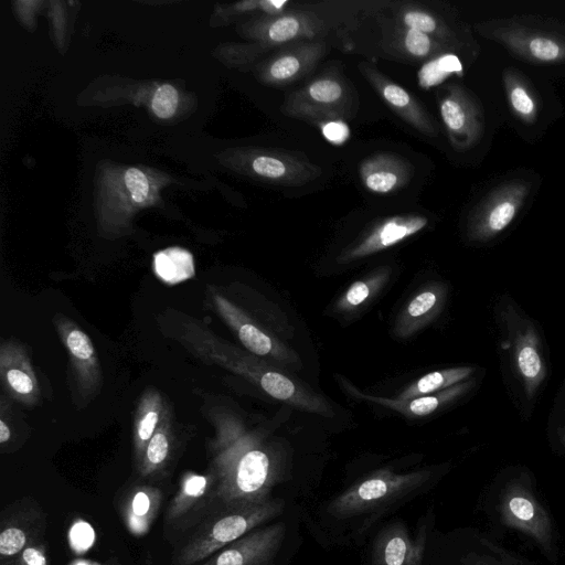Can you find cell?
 Instances as JSON below:
<instances>
[{"label": "cell", "mask_w": 565, "mask_h": 565, "mask_svg": "<svg viewBox=\"0 0 565 565\" xmlns=\"http://www.w3.org/2000/svg\"><path fill=\"white\" fill-rule=\"evenodd\" d=\"M213 455L212 472L221 509L264 504L282 498L276 489L286 480V459L259 437L236 424H224Z\"/></svg>", "instance_id": "cell-1"}, {"label": "cell", "mask_w": 565, "mask_h": 565, "mask_svg": "<svg viewBox=\"0 0 565 565\" xmlns=\"http://www.w3.org/2000/svg\"><path fill=\"white\" fill-rule=\"evenodd\" d=\"M499 510L505 525L530 536L545 551L551 550V519L527 486L521 481L509 482L501 492Z\"/></svg>", "instance_id": "cell-7"}, {"label": "cell", "mask_w": 565, "mask_h": 565, "mask_svg": "<svg viewBox=\"0 0 565 565\" xmlns=\"http://www.w3.org/2000/svg\"><path fill=\"white\" fill-rule=\"evenodd\" d=\"M28 533L19 526L9 525L0 533V554L2 557H12L21 554L28 546Z\"/></svg>", "instance_id": "cell-33"}, {"label": "cell", "mask_w": 565, "mask_h": 565, "mask_svg": "<svg viewBox=\"0 0 565 565\" xmlns=\"http://www.w3.org/2000/svg\"><path fill=\"white\" fill-rule=\"evenodd\" d=\"M390 273L388 267H382L372 273L366 279L350 285L337 302V309L341 312H352L361 307L384 286Z\"/></svg>", "instance_id": "cell-26"}, {"label": "cell", "mask_w": 565, "mask_h": 565, "mask_svg": "<svg viewBox=\"0 0 565 565\" xmlns=\"http://www.w3.org/2000/svg\"><path fill=\"white\" fill-rule=\"evenodd\" d=\"M65 344L74 363L81 371L96 365L95 350L88 335L81 329L72 328L65 334Z\"/></svg>", "instance_id": "cell-31"}, {"label": "cell", "mask_w": 565, "mask_h": 565, "mask_svg": "<svg viewBox=\"0 0 565 565\" xmlns=\"http://www.w3.org/2000/svg\"><path fill=\"white\" fill-rule=\"evenodd\" d=\"M326 53L320 41L299 42L275 54L262 71L263 79L274 86L298 81L318 63Z\"/></svg>", "instance_id": "cell-13"}, {"label": "cell", "mask_w": 565, "mask_h": 565, "mask_svg": "<svg viewBox=\"0 0 565 565\" xmlns=\"http://www.w3.org/2000/svg\"><path fill=\"white\" fill-rule=\"evenodd\" d=\"M326 31L323 21L308 12H288L267 15L257 26V36L265 45L313 39Z\"/></svg>", "instance_id": "cell-18"}, {"label": "cell", "mask_w": 565, "mask_h": 565, "mask_svg": "<svg viewBox=\"0 0 565 565\" xmlns=\"http://www.w3.org/2000/svg\"><path fill=\"white\" fill-rule=\"evenodd\" d=\"M483 38L531 64L565 62V23L534 15L491 19L475 25Z\"/></svg>", "instance_id": "cell-3"}, {"label": "cell", "mask_w": 565, "mask_h": 565, "mask_svg": "<svg viewBox=\"0 0 565 565\" xmlns=\"http://www.w3.org/2000/svg\"><path fill=\"white\" fill-rule=\"evenodd\" d=\"M446 298V287L431 284L416 294L399 313L395 332L406 338L429 323L441 310Z\"/></svg>", "instance_id": "cell-19"}, {"label": "cell", "mask_w": 565, "mask_h": 565, "mask_svg": "<svg viewBox=\"0 0 565 565\" xmlns=\"http://www.w3.org/2000/svg\"><path fill=\"white\" fill-rule=\"evenodd\" d=\"M216 482L213 472L209 475L186 473L166 512V525L185 524L194 519L206 505L216 500Z\"/></svg>", "instance_id": "cell-15"}, {"label": "cell", "mask_w": 565, "mask_h": 565, "mask_svg": "<svg viewBox=\"0 0 565 565\" xmlns=\"http://www.w3.org/2000/svg\"><path fill=\"white\" fill-rule=\"evenodd\" d=\"M451 75L463 76L462 63L452 52L441 53L422 65L417 73L418 85L423 89H429Z\"/></svg>", "instance_id": "cell-27"}, {"label": "cell", "mask_w": 565, "mask_h": 565, "mask_svg": "<svg viewBox=\"0 0 565 565\" xmlns=\"http://www.w3.org/2000/svg\"><path fill=\"white\" fill-rule=\"evenodd\" d=\"M322 136L331 143L340 146L350 138V128L342 119H329L320 122Z\"/></svg>", "instance_id": "cell-36"}, {"label": "cell", "mask_w": 565, "mask_h": 565, "mask_svg": "<svg viewBox=\"0 0 565 565\" xmlns=\"http://www.w3.org/2000/svg\"><path fill=\"white\" fill-rule=\"evenodd\" d=\"M530 189L531 184L522 179L508 180L492 189L472 211L469 237L484 242L503 232L524 205Z\"/></svg>", "instance_id": "cell-5"}, {"label": "cell", "mask_w": 565, "mask_h": 565, "mask_svg": "<svg viewBox=\"0 0 565 565\" xmlns=\"http://www.w3.org/2000/svg\"><path fill=\"white\" fill-rule=\"evenodd\" d=\"M19 565H46L43 547L28 545L20 554Z\"/></svg>", "instance_id": "cell-38"}, {"label": "cell", "mask_w": 565, "mask_h": 565, "mask_svg": "<svg viewBox=\"0 0 565 565\" xmlns=\"http://www.w3.org/2000/svg\"><path fill=\"white\" fill-rule=\"evenodd\" d=\"M178 105V92L177 89L164 84L157 88L152 98V110L159 118L171 117Z\"/></svg>", "instance_id": "cell-34"}, {"label": "cell", "mask_w": 565, "mask_h": 565, "mask_svg": "<svg viewBox=\"0 0 565 565\" xmlns=\"http://www.w3.org/2000/svg\"><path fill=\"white\" fill-rule=\"evenodd\" d=\"M3 379L10 391L21 398H28L34 395L36 391V380L33 372L23 361L1 364Z\"/></svg>", "instance_id": "cell-30"}, {"label": "cell", "mask_w": 565, "mask_h": 565, "mask_svg": "<svg viewBox=\"0 0 565 565\" xmlns=\"http://www.w3.org/2000/svg\"><path fill=\"white\" fill-rule=\"evenodd\" d=\"M428 534V521H422L416 533L401 520L387 522L372 540L370 565H424Z\"/></svg>", "instance_id": "cell-9"}, {"label": "cell", "mask_w": 565, "mask_h": 565, "mask_svg": "<svg viewBox=\"0 0 565 565\" xmlns=\"http://www.w3.org/2000/svg\"><path fill=\"white\" fill-rule=\"evenodd\" d=\"M217 302L224 317L237 332L239 341L249 352L258 356L271 358L282 364L298 362V355L292 350L257 327L228 301L218 298Z\"/></svg>", "instance_id": "cell-14"}, {"label": "cell", "mask_w": 565, "mask_h": 565, "mask_svg": "<svg viewBox=\"0 0 565 565\" xmlns=\"http://www.w3.org/2000/svg\"><path fill=\"white\" fill-rule=\"evenodd\" d=\"M287 500L279 498L264 504L221 509L174 556V565H195L238 540L252 530L277 520Z\"/></svg>", "instance_id": "cell-4"}, {"label": "cell", "mask_w": 565, "mask_h": 565, "mask_svg": "<svg viewBox=\"0 0 565 565\" xmlns=\"http://www.w3.org/2000/svg\"><path fill=\"white\" fill-rule=\"evenodd\" d=\"M153 266L158 277L169 284L183 281L194 275L191 253L180 247H171L156 253Z\"/></svg>", "instance_id": "cell-25"}, {"label": "cell", "mask_w": 565, "mask_h": 565, "mask_svg": "<svg viewBox=\"0 0 565 565\" xmlns=\"http://www.w3.org/2000/svg\"><path fill=\"white\" fill-rule=\"evenodd\" d=\"M10 439V429L8 425L1 419L0 420V444H4Z\"/></svg>", "instance_id": "cell-39"}, {"label": "cell", "mask_w": 565, "mask_h": 565, "mask_svg": "<svg viewBox=\"0 0 565 565\" xmlns=\"http://www.w3.org/2000/svg\"><path fill=\"white\" fill-rule=\"evenodd\" d=\"M399 42L406 53L418 58L449 52L448 47L434 38L413 29L403 28Z\"/></svg>", "instance_id": "cell-29"}, {"label": "cell", "mask_w": 565, "mask_h": 565, "mask_svg": "<svg viewBox=\"0 0 565 565\" xmlns=\"http://www.w3.org/2000/svg\"><path fill=\"white\" fill-rule=\"evenodd\" d=\"M413 172V166L405 158L388 152L365 158L359 169L363 185L371 192L381 194L405 186Z\"/></svg>", "instance_id": "cell-17"}, {"label": "cell", "mask_w": 565, "mask_h": 565, "mask_svg": "<svg viewBox=\"0 0 565 565\" xmlns=\"http://www.w3.org/2000/svg\"><path fill=\"white\" fill-rule=\"evenodd\" d=\"M162 493L158 488L141 486L130 491L124 504V519L135 535L146 534L153 523L161 504Z\"/></svg>", "instance_id": "cell-21"}, {"label": "cell", "mask_w": 565, "mask_h": 565, "mask_svg": "<svg viewBox=\"0 0 565 565\" xmlns=\"http://www.w3.org/2000/svg\"><path fill=\"white\" fill-rule=\"evenodd\" d=\"M502 83L511 113L523 124L533 125L541 111V102L529 79L515 67H505Z\"/></svg>", "instance_id": "cell-20"}, {"label": "cell", "mask_w": 565, "mask_h": 565, "mask_svg": "<svg viewBox=\"0 0 565 565\" xmlns=\"http://www.w3.org/2000/svg\"><path fill=\"white\" fill-rule=\"evenodd\" d=\"M562 439H563V443L565 444V431H564V434L562 436Z\"/></svg>", "instance_id": "cell-40"}, {"label": "cell", "mask_w": 565, "mask_h": 565, "mask_svg": "<svg viewBox=\"0 0 565 565\" xmlns=\"http://www.w3.org/2000/svg\"><path fill=\"white\" fill-rule=\"evenodd\" d=\"M399 20L403 28L425 33L449 50L459 49L456 33L441 19L420 9H406L401 12Z\"/></svg>", "instance_id": "cell-24"}, {"label": "cell", "mask_w": 565, "mask_h": 565, "mask_svg": "<svg viewBox=\"0 0 565 565\" xmlns=\"http://www.w3.org/2000/svg\"><path fill=\"white\" fill-rule=\"evenodd\" d=\"M473 369L470 366L450 367L425 374L409 386H407L397 397L399 401H408L418 396L440 392L451 387L470 376Z\"/></svg>", "instance_id": "cell-23"}, {"label": "cell", "mask_w": 565, "mask_h": 565, "mask_svg": "<svg viewBox=\"0 0 565 565\" xmlns=\"http://www.w3.org/2000/svg\"><path fill=\"white\" fill-rule=\"evenodd\" d=\"M159 422V409L156 406H148L140 415L136 426V456L139 462L142 461L146 447L153 436Z\"/></svg>", "instance_id": "cell-32"}, {"label": "cell", "mask_w": 565, "mask_h": 565, "mask_svg": "<svg viewBox=\"0 0 565 565\" xmlns=\"http://www.w3.org/2000/svg\"><path fill=\"white\" fill-rule=\"evenodd\" d=\"M439 110L456 150L466 151L479 142L484 132V114L470 90L460 85L447 86L439 99Z\"/></svg>", "instance_id": "cell-8"}, {"label": "cell", "mask_w": 565, "mask_h": 565, "mask_svg": "<svg viewBox=\"0 0 565 565\" xmlns=\"http://www.w3.org/2000/svg\"><path fill=\"white\" fill-rule=\"evenodd\" d=\"M361 72L385 103L407 124L428 137L437 136V129L428 114L405 88L369 66L362 67Z\"/></svg>", "instance_id": "cell-16"}, {"label": "cell", "mask_w": 565, "mask_h": 565, "mask_svg": "<svg viewBox=\"0 0 565 565\" xmlns=\"http://www.w3.org/2000/svg\"><path fill=\"white\" fill-rule=\"evenodd\" d=\"M471 386V382H460L451 387L443 390L440 392L418 396L408 401L399 399H387V398H372L376 403L383 404L390 408L401 412L408 416H426L439 407L455 401L463 393H466Z\"/></svg>", "instance_id": "cell-22"}, {"label": "cell", "mask_w": 565, "mask_h": 565, "mask_svg": "<svg viewBox=\"0 0 565 565\" xmlns=\"http://www.w3.org/2000/svg\"><path fill=\"white\" fill-rule=\"evenodd\" d=\"M433 478L430 470L397 473L380 469L354 482L328 500L322 521L331 530L361 535L384 513L419 494Z\"/></svg>", "instance_id": "cell-2"}, {"label": "cell", "mask_w": 565, "mask_h": 565, "mask_svg": "<svg viewBox=\"0 0 565 565\" xmlns=\"http://www.w3.org/2000/svg\"><path fill=\"white\" fill-rule=\"evenodd\" d=\"M94 542V531L89 524L79 521L70 531V544L76 552H84Z\"/></svg>", "instance_id": "cell-37"}, {"label": "cell", "mask_w": 565, "mask_h": 565, "mask_svg": "<svg viewBox=\"0 0 565 565\" xmlns=\"http://www.w3.org/2000/svg\"><path fill=\"white\" fill-rule=\"evenodd\" d=\"M428 218L423 215H397L385 218L376 224L359 242L345 249L339 257V263L360 259L415 235L426 227Z\"/></svg>", "instance_id": "cell-12"}, {"label": "cell", "mask_w": 565, "mask_h": 565, "mask_svg": "<svg viewBox=\"0 0 565 565\" xmlns=\"http://www.w3.org/2000/svg\"><path fill=\"white\" fill-rule=\"evenodd\" d=\"M288 531L287 522L277 519L252 530L200 565H275Z\"/></svg>", "instance_id": "cell-6"}, {"label": "cell", "mask_w": 565, "mask_h": 565, "mask_svg": "<svg viewBox=\"0 0 565 565\" xmlns=\"http://www.w3.org/2000/svg\"><path fill=\"white\" fill-rule=\"evenodd\" d=\"M348 102L349 92L343 82L323 76L291 94L284 110L289 116L326 121L341 119L347 113Z\"/></svg>", "instance_id": "cell-10"}, {"label": "cell", "mask_w": 565, "mask_h": 565, "mask_svg": "<svg viewBox=\"0 0 565 565\" xmlns=\"http://www.w3.org/2000/svg\"><path fill=\"white\" fill-rule=\"evenodd\" d=\"M125 183L134 201L141 203L148 195L149 184L145 174L136 169L129 168L125 173Z\"/></svg>", "instance_id": "cell-35"}, {"label": "cell", "mask_w": 565, "mask_h": 565, "mask_svg": "<svg viewBox=\"0 0 565 565\" xmlns=\"http://www.w3.org/2000/svg\"><path fill=\"white\" fill-rule=\"evenodd\" d=\"M512 366L531 398L546 376L539 335L533 324L519 317L507 319Z\"/></svg>", "instance_id": "cell-11"}, {"label": "cell", "mask_w": 565, "mask_h": 565, "mask_svg": "<svg viewBox=\"0 0 565 565\" xmlns=\"http://www.w3.org/2000/svg\"><path fill=\"white\" fill-rule=\"evenodd\" d=\"M170 441L168 428H166L164 425L156 429L146 447L142 461L140 462V469L143 476L154 475L166 466L171 450Z\"/></svg>", "instance_id": "cell-28"}]
</instances>
